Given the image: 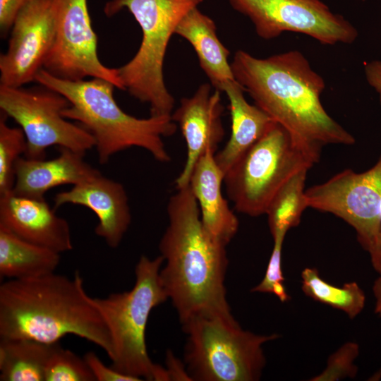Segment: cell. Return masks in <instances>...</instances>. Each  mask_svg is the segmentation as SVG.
<instances>
[{
    "instance_id": "13",
    "label": "cell",
    "mask_w": 381,
    "mask_h": 381,
    "mask_svg": "<svg viewBox=\"0 0 381 381\" xmlns=\"http://www.w3.org/2000/svg\"><path fill=\"white\" fill-rule=\"evenodd\" d=\"M56 37L55 0H31L18 13L6 52L0 56V85L35 81Z\"/></svg>"
},
{
    "instance_id": "29",
    "label": "cell",
    "mask_w": 381,
    "mask_h": 381,
    "mask_svg": "<svg viewBox=\"0 0 381 381\" xmlns=\"http://www.w3.org/2000/svg\"><path fill=\"white\" fill-rule=\"evenodd\" d=\"M83 358L92 373L95 381H140L136 377L116 371L111 366H107L92 351L87 352Z\"/></svg>"
},
{
    "instance_id": "9",
    "label": "cell",
    "mask_w": 381,
    "mask_h": 381,
    "mask_svg": "<svg viewBox=\"0 0 381 381\" xmlns=\"http://www.w3.org/2000/svg\"><path fill=\"white\" fill-rule=\"evenodd\" d=\"M25 88L0 85V109L23 130L27 141L23 157L44 159L51 146L84 154L95 147L94 137L80 124L67 121L62 111L70 106L60 93L41 85Z\"/></svg>"
},
{
    "instance_id": "8",
    "label": "cell",
    "mask_w": 381,
    "mask_h": 381,
    "mask_svg": "<svg viewBox=\"0 0 381 381\" xmlns=\"http://www.w3.org/2000/svg\"><path fill=\"white\" fill-rule=\"evenodd\" d=\"M184 360L192 380L255 381L265 365L263 345L279 335L243 329L232 317H196L182 324Z\"/></svg>"
},
{
    "instance_id": "32",
    "label": "cell",
    "mask_w": 381,
    "mask_h": 381,
    "mask_svg": "<svg viewBox=\"0 0 381 381\" xmlns=\"http://www.w3.org/2000/svg\"><path fill=\"white\" fill-rule=\"evenodd\" d=\"M364 73L367 82L377 93L381 104V61L373 60L365 64Z\"/></svg>"
},
{
    "instance_id": "31",
    "label": "cell",
    "mask_w": 381,
    "mask_h": 381,
    "mask_svg": "<svg viewBox=\"0 0 381 381\" xmlns=\"http://www.w3.org/2000/svg\"><path fill=\"white\" fill-rule=\"evenodd\" d=\"M166 369L169 380H192L188 373L186 367L179 361L171 351L166 356Z\"/></svg>"
},
{
    "instance_id": "26",
    "label": "cell",
    "mask_w": 381,
    "mask_h": 381,
    "mask_svg": "<svg viewBox=\"0 0 381 381\" xmlns=\"http://www.w3.org/2000/svg\"><path fill=\"white\" fill-rule=\"evenodd\" d=\"M45 381H95L84 358L56 343L47 361Z\"/></svg>"
},
{
    "instance_id": "19",
    "label": "cell",
    "mask_w": 381,
    "mask_h": 381,
    "mask_svg": "<svg viewBox=\"0 0 381 381\" xmlns=\"http://www.w3.org/2000/svg\"><path fill=\"white\" fill-rule=\"evenodd\" d=\"M222 92L229 100L231 135L224 148L215 154V159L224 175L276 122L258 106L248 102L245 90L236 80L225 83Z\"/></svg>"
},
{
    "instance_id": "10",
    "label": "cell",
    "mask_w": 381,
    "mask_h": 381,
    "mask_svg": "<svg viewBox=\"0 0 381 381\" xmlns=\"http://www.w3.org/2000/svg\"><path fill=\"white\" fill-rule=\"evenodd\" d=\"M231 6L250 19L264 40L285 32L308 35L325 45L353 43L358 32L340 14L321 0H227Z\"/></svg>"
},
{
    "instance_id": "34",
    "label": "cell",
    "mask_w": 381,
    "mask_h": 381,
    "mask_svg": "<svg viewBox=\"0 0 381 381\" xmlns=\"http://www.w3.org/2000/svg\"><path fill=\"white\" fill-rule=\"evenodd\" d=\"M373 291L375 298V313L381 317V276L375 280Z\"/></svg>"
},
{
    "instance_id": "17",
    "label": "cell",
    "mask_w": 381,
    "mask_h": 381,
    "mask_svg": "<svg viewBox=\"0 0 381 381\" xmlns=\"http://www.w3.org/2000/svg\"><path fill=\"white\" fill-rule=\"evenodd\" d=\"M59 149V155L49 160L20 157L14 166L12 191L20 196L44 199L45 193L52 188L74 186L100 174L85 161L84 154L65 147Z\"/></svg>"
},
{
    "instance_id": "1",
    "label": "cell",
    "mask_w": 381,
    "mask_h": 381,
    "mask_svg": "<svg viewBox=\"0 0 381 381\" xmlns=\"http://www.w3.org/2000/svg\"><path fill=\"white\" fill-rule=\"evenodd\" d=\"M168 226L159 241L164 265L159 276L181 324L196 317H232L225 277V245L205 230L189 186L178 188L167 204Z\"/></svg>"
},
{
    "instance_id": "33",
    "label": "cell",
    "mask_w": 381,
    "mask_h": 381,
    "mask_svg": "<svg viewBox=\"0 0 381 381\" xmlns=\"http://www.w3.org/2000/svg\"><path fill=\"white\" fill-rule=\"evenodd\" d=\"M368 253H370L373 267L381 276V225L375 243Z\"/></svg>"
},
{
    "instance_id": "18",
    "label": "cell",
    "mask_w": 381,
    "mask_h": 381,
    "mask_svg": "<svg viewBox=\"0 0 381 381\" xmlns=\"http://www.w3.org/2000/svg\"><path fill=\"white\" fill-rule=\"evenodd\" d=\"M224 178L215 159V151L208 149L198 160L188 186L198 201L205 230L227 246L237 233L239 223L222 195Z\"/></svg>"
},
{
    "instance_id": "6",
    "label": "cell",
    "mask_w": 381,
    "mask_h": 381,
    "mask_svg": "<svg viewBox=\"0 0 381 381\" xmlns=\"http://www.w3.org/2000/svg\"><path fill=\"white\" fill-rule=\"evenodd\" d=\"M203 0H111L104 12L112 16L123 8L139 24L143 36L135 56L117 68L123 90L150 107V115H170L174 98L164 80L168 44L182 18Z\"/></svg>"
},
{
    "instance_id": "3",
    "label": "cell",
    "mask_w": 381,
    "mask_h": 381,
    "mask_svg": "<svg viewBox=\"0 0 381 381\" xmlns=\"http://www.w3.org/2000/svg\"><path fill=\"white\" fill-rule=\"evenodd\" d=\"M68 334L93 343L112 358L109 329L78 272L73 279L53 273L1 284V339L54 344Z\"/></svg>"
},
{
    "instance_id": "27",
    "label": "cell",
    "mask_w": 381,
    "mask_h": 381,
    "mask_svg": "<svg viewBox=\"0 0 381 381\" xmlns=\"http://www.w3.org/2000/svg\"><path fill=\"white\" fill-rule=\"evenodd\" d=\"M359 353L358 345L347 342L332 353L327 360L325 369L310 379L311 381H336L353 378L357 373L354 361Z\"/></svg>"
},
{
    "instance_id": "30",
    "label": "cell",
    "mask_w": 381,
    "mask_h": 381,
    "mask_svg": "<svg viewBox=\"0 0 381 381\" xmlns=\"http://www.w3.org/2000/svg\"><path fill=\"white\" fill-rule=\"evenodd\" d=\"M31 0H0V32L6 37L20 10Z\"/></svg>"
},
{
    "instance_id": "20",
    "label": "cell",
    "mask_w": 381,
    "mask_h": 381,
    "mask_svg": "<svg viewBox=\"0 0 381 381\" xmlns=\"http://www.w3.org/2000/svg\"><path fill=\"white\" fill-rule=\"evenodd\" d=\"M175 34L191 44L201 68L214 89L222 92L225 83L236 80L228 61L230 52L218 38L215 23L198 6L182 18Z\"/></svg>"
},
{
    "instance_id": "28",
    "label": "cell",
    "mask_w": 381,
    "mask_h": 381,
    "mask_svg": "<svg viewBox=\"0 0 381 381\" xmlns=\"http://www.w3.org/2000/svg\"><path fill=\"white\" fill-rule=\"evenodd\" d=\"M285 236L277 234L273 236L274 247L264 278L251 289V292L273 294L282 302L290 298L284 285L282 270V250Z\"/></svg>"
},
{
    "instance_id": "15",
    "label": "cell",
    "mask_w": 381,
    "mask_h": 381,
    "mask_svg": "<svg viewBox=\"0 0 381 381\" xmlns=\"http://www.w3.org/2000/svg\"><path fill=\"white\" fill-rule=\"evenodd\" d=\"M54 209L66 204L84 206L97 216L95 234L112 248L121 243L131 222L128 198L123 185L99 174L58 193Z\"/></svg>"
},
{
    "instance_id": "16",
    "label": "cell",
    "mask_w": 381,
    "mask_h": 381,
    "mask_svg": "<svg viewBox=\"0 0 381 381\" xmlns=\"http://www.w3.org/2000/svg\"><path fill=\"white\" fill-rule=\"evenodd\" d=\"M0 226L20 238L59 253L73 249L69 224L44 199L0 195Z\"/></svg>"
},
{
    "instance_id": "12",
    "label": "cell",
    "mask_w": 381,
    "mask_h": 381,
    "mask_svg": "<svg viewBox=\"0 0 381 381\" xmlns=\"http://www.w3.org/2000/svg\"><path fill=\"white\" fill-rule=\"evenodd\" d=\"M55 8L56 37L43 68L66 80L102 78L123 90L117 68L105 66L97 56L87 1L55 0Z\"/></svg>"
},
{
    "instance_id": "5",
    "label": "cell",
    "mask_w": 381,
    "mask_h": 381,
    "mask_svg": "<svg viewBox=\"0 0 381 381\" xmlns=\"http://www.w3.org/2000/svg\"><path fill=\"white\" fill-rule=\"evenodd\" d=\"M164 258L142 255L135 269L133 288L105 298H92L109 329L113 346L111 367L140 380L169 381L166 368L150 358L145 341L152 310L168 300L159 272Z\"/></svg>"
},
{
    "instance_id": "2",
    "label": "cell",
    "mask_w": 381,
    "mask_h": 381,
    "mask_svg": "<svg viewBox=\"0 0 381 381\" xmlns=\"http://www.w3.org/2000/svg\"><path fill=\"white\" fill-rule=\"evenodd\" d=\"M231 66L235 79L255 104L296 142L320 150L327 144L355 143L354 137L323 107L320 96L325 80L301 52L291 50L261 59L240 49Z\"/></svg>"
},
{
    "instance_id": "23",
    "label": "cell",
    "mask_w": 381,
    "mask_h": 381,
    "mask_svg": "<svg viewBox=\"0 0 381 381\" xmlns=\"http://www.w3.org/2000/svg\"><path fill=\"white\" fill-rule=\"evenodd\" d=\"M301 279V288L306 296L344 312L351 319L364 308V292L355 282L346 283L341 287L335 286L323 280L318 270L311 267L302 271Z\"/></svg>"
},
{
    "instance_id": "24",
    "label": "cell",
    "mask_w": 381,
    "mask_h": 381,
    "mask_svg": "<svg viewBox=\"0 0 381 381\" xmlns=\"http://www.w3.org/2000/svg\"><path fill=\"white\" fill-rule=\"evenodd\" d=\"M307 170L292 176L277 192L269 205L266 214L272 237L284 234L298 225L303 211L308 207L305 183Z\"/></svg>"
},
{
    "instance_id": "7",
    "label": "cell",
    "mask_w": 381,
    "mask_h": 381,
    "mask_svg": "<svg viewBox=\"0 0 381 381\" xmlns=\"http://www.w3.org/2000/svg\"><path fill=\"white\" fill-rule=\"evenodd\" d=\"M320 151L296 142L276 122L224 174L227 196L239 212L266 214L280 188L318 162Z\"/></svg>"
},
{
    "instance_id": "4",
    "label": "cell",
    "mask_w": 381,
    "mask_h": 381,
    "mask_svg": "<svg viewBox=\"0 0 381 381\" xmlns=\"http://www.w3.org/2000/svg\"><path fill=\"white\" fill-rule=\"evenodd\" d=\"M35 81L69 101L70 106L62 115L77 121L94 137L100 164L107 163L115 154L132 147L145 150L159 162H170L162 138L176 131L171 114L145 119L128 114L114 98L115 85L102 78L66 80L42 68Z\"/></svg>"
},
{
    "instance_id": "21",
    "label": "cell",
    "mask_w": 381,
    "mask_h": 381,
    "mask_svg": "<svg viewBox=\"0 0 381 381\" xmlns=\"http://www.w3.org/2000/svg\"><path fill=\"white\" fill-rule=\"evenodd\" d=\"M61 253L25 241L0 226V275L9 279L40 277L54 273Z\"/></svg>"
},
{
    "instance_id": "11",
    "label": "cell",
    "mask_w": 381,
    "mask_h": 381,
    "mask_svg": "<svg viewBox=\"0 0 381 381\" xmlns=\"http://www.w3.org/2000/svg\"><path fill=\"white\" fill-rule=\"evenodd\" d=\"M308 207L340 217L356 231L362 247H373L381 225V156L368 170L346 169L306 190Z\"/></svg>"
},
{
    "instance_id": "25",
    "label": "cell",
    "mask_w": 381,
    "mask_h": 381,
    "mask_svg": "<svg viewBox=\"0 0 381 381\" xmlns=\"http://www.w3.org/2000/svg\"><path fill=\"white\" fill-rule=\"evenodd\" d=\"M7 116H0V195L13 190L15 183L14 166L27 149L25 135L20 128L6 123Z\"/></svg>"
},
{
    "instance_id": "14",
    "label": "cell",
    "mask_w": 381,
    "mask_h": 381,
    "mask_svg": "<svg viewBox=\"0 0 381 381\" xmlns=\"http://www.w3.org/2000/svg\"><path fill=\"white\" fill-rule=\"evenodd\" d=\"M221 92L210 83L202 84L191 97L182 98L179 107L171 114L187 147L184 167L175 181L176 189L188 186L199 158L208 149L216 152L223 140L225 131L221 119L224 111Z\"/></svg>"
},
{
    "instance_id": "22",
    "label": "cell",
    "mask_w": 381,
    "mask_h": 381,
    "mask_svg": "<svg viewBox=\"0 0 381 381\" xmlns=\"http://www.w3.org/2000/svg\"><path fill=\"white\" fill-rule=\"evenodd\" d=\"M56 344L1 339L0 380L45 381L46 365Z\"/></svg>"
}]
</instances>
